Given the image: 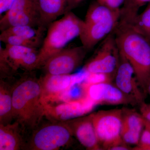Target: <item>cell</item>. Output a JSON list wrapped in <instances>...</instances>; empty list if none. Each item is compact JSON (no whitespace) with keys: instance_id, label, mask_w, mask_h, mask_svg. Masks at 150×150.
<instances>
[{"instance_id":"cell-1","label":"cell","mask_w":150,"mask_h":150,"mask_svg":"<svg viewBox=\"0 0 150 150\" xmlns=\"http://www.w3.org/2000/svg\"><path fill=\"white\" fill-rule=\"evenodd\" d=\"M115 34L119 51L133 67L139 85L146 95L150 80V41L123 22L119 21Z\"/></svg>"},{"instance_id":"cell-2","label":"cell","mask_w":150,"mask_h":150,"mask_svg":"<svg viewBox=\"0 0 150 150\" xmlns=\"http://www.w3.org/2000/svg\"><path fill=\"white\" fill-rule=\"evenodd\" d=\"M11 91L14 119L24 126L35 128L45 114L40 79L23 77L12 86Z\"/></svg>"},{"instance_id":"cell-3","label":"cell","mask_w":150,"mask_h":150,"mask_svg":"<svg viewBox=\"0 0 150 150\" xmlns=\"http://www.w3.org/2000/svg\"><path fill=\"white\" fill-rule=\"evenodd\" d=\"M83 25V21L71 11L49 25L38 51V68L42 67L51 56L65 48L70 41L79 37Z\"/></svg>"},{"instance_id":"cell-4","label":"cell","mask_w":150,"mask_h":150,"mask_svg":"<svg viewBox=\"0 0 150 150\" xmlns=\"http://www.w3.org/2000/svg\"><path fill=\"white\" fill-rule=\"evenodd\" d=\"M90 115L102 150H111L124 142L121 137L122 108L99 110Z\"/></svg>"},{"instance_id":"cell-5","label":"cell","mask_w":150,"mask_h":150,"mask_svg":"<svg viewBox=\"0 0 150 150\" xmlns=\"http://www.w3.org/2000/svg\"><path fill=\"white\" fill-rule=\"evenodd\" d=\"M71 131L64 121H54L34 131L25 149L30 150H57L72 141Z\"/></svg>"},{"instance_id":"cell-6","label":"cell","mask_w":150,"mask_h":150,"mask_svg":"<svg viewBox=\"0 0 150 150\" xmlns=\"http://www.w3.org/2000/svg\"><path fill=\"white\" fill-rule=\"evenodd\" d=\"M88 73L83 70L75 74L52 75L46 74L40 79L41 87V100L43 106L58 101H66L71 89L84 80Z\"/></svg>"},{"instance_id":"cell-7","label":"cell","mask_w":150,"mask_h":150,"mask_svg":"<svg viewBox=\"0 0 150 150\" xmlns=\"http://www.w3.org/2000/svg\"><path fill=\"white\" fill-rule=\"evenodd\" d=\"M24 25L42 27L36 0H15L8 10L1 17V31L12 26Z\"/></svg>"},{"instance_id":"cell-8","label":"cell","mask_w":150,"mask_h":150,"mask_svg":"<svg viewBox=\"0 0 150 150\" xmlns=\"http://www.w3.org/2000/svg\"><path fill=\"white\" fill-rule=\"evenodd\" d=\"M115 30L105 38L95 55L84 66L83 71L88 74L101 73L115 76L119 62Z\"/></svg>"},{"instance_id":"cell-9","label":"cell","mask_w":150,"mask_h":150,"mask_svg":"<svg viewBox=\"0 0 150 150\" xmlns=\"http://www.w3.org/2000/svg\"><path fill=\"white\" fill-rule=\"evenodd\" d=\"M79 85L83 95L96 105H139L136 99L121 91L113 83L88 85L82 82Z\"/></svg>"},{"instance_id":"cell-10","label":"cell","mask_w":150,"mask_h":150,"mask_svg":"<svg viewBox=\"0 0 150 150\" xmlns=\"http://www.w3.org/2000/svg\"><path fill=\"white\" fill-rule=\"evenodd\" d=\"M87 51L83 46L64 48L49 58L42 67L46 74H70L82 64Z\"/></svg>"},{"instance_id":"cell-11","label":"cell","mask_w":150,"mask_h":150,"mask_svg":"<svg viewBox=\"0 0 150 150\" xmlns=\"http://www.w3.org/2000/svg\"><path fill=\"white\" fill-rule=\"evenodd\" d=\"M96 105L83 96L63 101L58 104L45 105V115L55 121H64L86 115Z\"/></svg>"},{"instance_id":"cell-12","label":"cell","mask_w":150,"mask_h":150,"mask_svg":"<svg viewBox=\"0 0 150 150\" xmlns=\"http://www.w3.org/2000/svg\"><path fill=\"white\" fill-rule=\"evenodd\" d=\"M113 83L121 91L134 98L139 105L144 102L146 95L140 88L133 67L121 51Z\"/></svg>"},{"instance_id":"cell-13","label":"cell","mask_w":150,"mask_h":150,"mask_svg":"<svg viewBox=\"0 0 150 150\" xmlns=\"http://www.w3.org/2000/svg\"><path fill=\"white\" fill-rule=\"evenodd\" d=\"M121 15L91 24L84 23L79 38L83 46L87 51L91 50L100 41L104 39L115 29Z\"/></svg>"},{"instance_id":"cell-14","label":"cell","mask_w":150,"mask_h":150,"mask_svg":"<svg viewBox=\"0 0 150 150\" xmlns=\"http://www.w3.org/2000/svg\"><path fill=\"white\" fill-rule=\"evenodd\" d=\"M79 142L88 150H102L90 114L64 121Z\"/></svg>"},{"instance_id":"cell-15","label":"cell","mask_w":150,"mask_h":150,"mask_svg":"<svg viewBox=\"0 0 150 150\" xmlns=\"http://www.w3.org/2000/svg\"><path fill=\"white\" fill-rule=\"evenodd\" d=\"M5 52L14 70L18 69L31 71L38 69L36 49L24 46L5 45Z\"/></svg>"},{"instance_id":"cell-16","label":"cell","mask_w":150,"mask_h":150,"mask_svg":"<svg viewBox=\"0 0 150 150\" xmlns=\"http://www.w3.org/2000/svg\"><path fill=\"white\" fill-rule=\"evenodd\" d=\"M121 137L127 144L136 146L144 130V117L133 109L123 108Z\"/></svg>"},{"instance_id":"cell-17","label":"cell","mask_w":150,"mask_h":150,"mask_svg":"<svg viewBox=\"0 0 150 150\" xmlns=\"http://www.w3.org/2000/svg\"><path fill=\"white\" fill-rule=\"evenodd\" d=\"M42 27L48 28L57 18L70 11L69 0H36Z\"/></svg>"},{"instance_id":"cell-18","label":"cell","mask_w":150,"mask_h":150,"mask_svg":"<svg viewBox=\"0 0 150 150\" xmlns=\"http://www.w3.org/2000/svg\"><path fill=\"white\" fill-rule=\"evenodd\" d=\"M18 121L6 124H0V150H19L25 145L20 133Z\"/></svg>"},{"instance_id":"cell-19","label":"cell","mask_w":150,"mask_h":150,"mask_svg":"<svg viewBox=\"0 0 150 150\" xmlns=\"http://www.w3.org/2000/svg\"><path fill=\"white\" fill-rule=\"evenodd\" d=\"M12 87L1 79L0 82V124L11 123L14 119L12 98Z\"/></svg>"},{"instance_id":"cell-20","label":"cell","mask_w":150,"mask_h":150,"mask_svg":"<svg viewBox=\"0 0 150 150\" xmlns=\"http://www.w3.org/2000/svg\"><path fill=\"white\" fill-rule=\"evenodd\" d=\"M118 15H121V9L113 10L100 4L96 1L92 3L89 7L83 21L85 24H91Z\"/></svg>"},{"instance_id":"cell-21","label":"cell","mask_w":150,"mask_h":150,"mask_svg":"<svg viewBox=\"0 0 150 150\" xmlns=\"http://www.w3.org/2000/svg\"><path fill=\"white\" fill-rule=\"evenodd\" d=\"M46 29V28L42 27L18 25L8 28L1 31V33L6 35H16L28 39L42 40Z\"/></svg>"},{"instance_id":"cell-22","label":"cell","mask_w":150,"mask_h":150,"mask_svg":"<svg viewBox=\"0 0 150 150\" xmlns=\"http://www.w3.org/2000/svg\"><path fill=\"white\" fill-rule=\"evenodd\" d=\"M149 2L150 3V0H125L121 8L120 21L130 23L138 15L140 8Z\"/></svg>"},{"instance_id":"cell-23","label":"cell","mask_w":150,"mask_h":150,"mask_svg":"<svg viewBox=\"0 0 150 150\" xmlns=\"http://www.w3.org/2000/svg\"><path fill=\"white\" fill-rule=\"evenodd\" d=\"M128 24L150 41V4L142 13L138 14Z\"/></svg>"},{"instance_id":"cell-24","label":"cell","mask_w":150,"mask_h":150,"mask_svg":"<svg viewBox=\"0 0 150 150\" xmlns=\"http://www.w3.org/2000/svg\"><path fill=\"white\" fill-rule=\"evenodd\" d=\"M1 42L5 45L24 46L37 49L42 45L43 40H32L18 37L16 35H6L1 33L0 35Z\"/></svg>"},{"instance_id":"cell-25","label":"cell","mask_w":150,"mask_h":150,"mask_svg":"<svg viewBox=\"0 0 150 150\" xmlns=\"http://www.w3.org/2000/svg\"><path fill=\"white\" fill-rule=\"evenodd\" d=\"M114 76L101 73L88 74L84 80L82 81L86 84L103 83H113Z\"/></svg>"},{"instance_id":"cell-26","label":"cell","mask_w":150,"mask_h":150,"mask_svg":"<svg viewBox=\"0 0 150 150\" xmlns=\"http://www.w3.org/2000/svg\"><path fill=\"white\" fill-rule=\"evenodd\" d=\"M134 150H150V132L145 129L141 135L138 144L132 148Z\"/></svg>"},{"instance_id":"cell-27","label":"cell","mask_w":150,"mask_h":150,"mask_svg":"<svg viewBox=\"0 0 150 150\" xmlns=\"http://www.w3.org/2000/svg\"><path fill=\"white\" fill-rule=\"evenodd\" d=\"M125 0H97L101 5L113 10L121 9V6L124 4Z\"/></svg>"},{"instance_id":"cell-28","label":"cell","mask_w":150,"mask_h":150,"mask_svg":"<svg viewBox=\"0 0 150 150\" xmlns=\"http://www.w3.org/2000/svg\"><path fill=\"white\" fill-rule=\"evenodd\" d=\"M140 113L143 117L147 120L150 121V103L144 102L139 105Z\"/></svg>"},{"instance_id":"cell-29","label":"cell","mask_w":150,"mask_h":150,"mask_svg":"<svg viewBox=\"0 0 150 150\" xmlns=\"http://www.w3.org/2000/svg\"><path fill=\"white\" fill-rule=\"evenodd\" d=\"M15 0H0V15L2 16L5 13L11 6L12 5Z\"/></svg>"},{"instance_id":"cell-30","label":"cell","mask_w":150,"mask_h":150,"mask_svg":"<svg viewBox=\"0 0 150 150\" xmlns=\"http://www.w3.org/2000/svg\"><path fill=\"white\" fill-rule=\"evenodd\" d=\"M83 0H69V8L70 9L75 6L76 5L81 2Z\"/></svg>"},{"instance_id":"cell-31","label":"cell","mask_w":150,"mask_h":150,"mask_svg":"<svg viewBox=\"0 0 150 150\" xmlns=\"http://www.w3.org/2000/svg\"><path fill=\"white\" fill-rule=\"evenodd\" d=\"M144 124L145 129H146L150 132V121L144 118Z\"/></svg>"},{"instance_id":"cell-32","label":"cell","mask_w":150,"mask_h":150,"mask_svg":"<svg viewBox=\"0 0 150 150\" xmlns=\"http://www.w3.org/2000/svg\"><path fill=\"white\" fill-rule=\"evenodd\" d=\"M147 90V93H149L150 94V80L149 81V83H148Z\"/></svg>"}]
</instances>
